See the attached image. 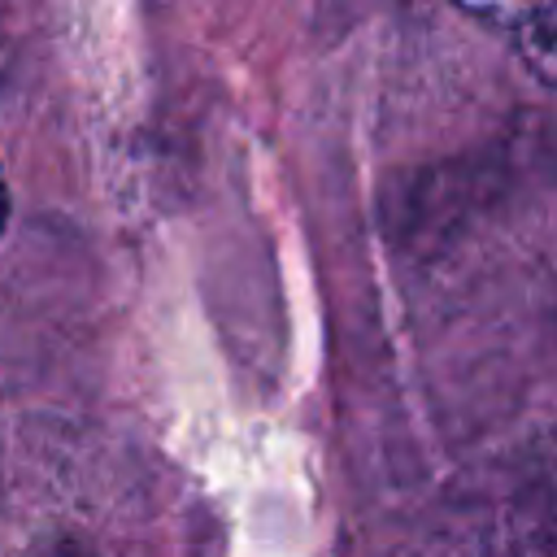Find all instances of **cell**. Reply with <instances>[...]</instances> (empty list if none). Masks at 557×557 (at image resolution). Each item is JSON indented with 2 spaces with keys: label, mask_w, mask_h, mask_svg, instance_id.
Masks as SVG:
<instances>
[{
  "label": "cell",
  "mask_w": 557,
  "mask_h": 557,
  "mask_svg": "<svg viewBox=\"0 0 557 557\" xmlns=\"http://www.w3.org/2000/svg\"><path fill=\"white\" fill-rule=\"evenodd\" d=\"M513 39H518V52L531 65V74L557 87V4L535 13V17H527L513 30Z\"/></svg>",
  "instance_id": "obj_1"
},
{
  "label": "cell",
  "mask_w": 557,
  "mask_h": 557,
  "mask_svg": "<svg viewBox=\"0 0 557 557\" xmlns=\"http://www.w3.org/2000/svg\"><path fill=\"white\" fill-rule=\"evenodd\" d=\"M461 9H470L474 17H483V22H496V26H509V30H518L527 17H535V13H544V9H553L557 0H457Z\"/></svg>",
  "instance_id": "obj_2"
},
{
  "label": "cell",
  "mask_w": 557,
  "mask_h": 557,
  "mask_svg": "<svg viewBox=\"0 0 557 557\" xmlns=\"http://www.w3.org/2000/svg\"><path fill=\"white\" fill-rule=\"evenodd\" d=\"M39 557H87V553H83V548H70V544H65V548H48V553H39Z\"/></svg>",
  "instance_id": "obj_3"
},
{
  "label": "cell",
  "mask_w": 557,
  "mask_h": 557,
  "mask_svg": "<svg viewBox=\"0 0 557 557\" xmlns=\"http://www.w3.org/2000/svg\"><path fill=\"white\" fill-rule=\"evenodd\" d=\"M4 218H9V187H4V174H0V231H4Z\"/></svg>",
  "instance_id": "obj_4"
},
{
  "label": "cell",
  "mask_w": 557,
  "mask_h": 557,
  "mask_svg": "<svg viewBox=\"0 0 557 557\" xmlns=\"http://www.w3.org/2000/svg\"><path fill=\"white\" fill-rule=\"evenodd\" d=\"M0 9H4V4H0Z\"/></svg>",
  "instance_id": "obj_5"
}]
</instances>
